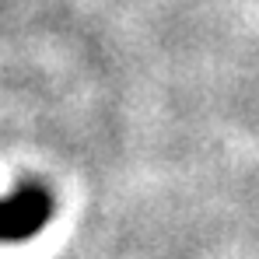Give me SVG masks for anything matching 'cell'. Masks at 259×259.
<instances>
[{
  "mask_svg": "<svg viewBox=\"0 0 259 259\" xmlns=\"http://www.w3.org/2000/svg\"><path fill=\"white\" fill-rule=\"evenodd\" d=\"M53 217V196L42 186H21L14 196H0V242H25L39 235Z\"/></svg>",
  "mask_w": 259,
  "mask_h": 259,
  "instance_id": "6da1fadb",
  "label": "cell"
}]
</instances>
